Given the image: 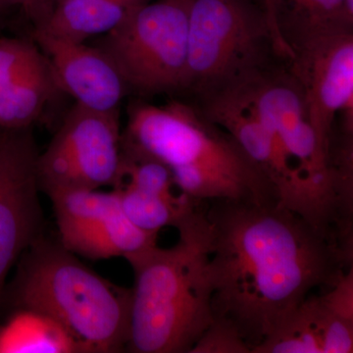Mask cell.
I'll list each match as a JSON object with an SVG mask.
<instances>
[{"instance_id":"8fae6325","label":"cell","mask_w":353,"mask_h":353,"mask_svg":"<svg viewBox=\"0 0 353 353\" xmlns=\"http://www.w3.org/2000/svg\"><path fill=\"white\" fill-rule=\"evenodd\" d=\"M301 85L322 152L332 159L336 116L353 105V32H336L297 51L288 64Z\"/></svg>"},{"instance_id":"9a60e30c","label":"cell","mask_w":353,"mask_h":353,"mask_svg":"<svg viewBox=\"0 0 353 353\" xmlns=\"http://www.w3.org/2000/svg\"><path fill=\"white\" fill-rule=\"evenodd\" d=\"M353 322L327 307L320 296H309L282 326L252 353H350Z\"/></svg>"},{"instance_id":"52a82bcc","label":"cell","mask_w":353,"mask_h":353,"mask_svg":"<svg viewBox=\"0 0 353 353\" xmlns=\"http://www.w3.org/2000/svg\"><path fill=\"white\" fill-rule=\"evenodd\" d=\"M239 87L245 90L278 145L296 163L316 205L323 210L334 208L343 196V178L320 148L303 90L288 65H276Z\"/></svg>"},{"instance_id":"277c9868","label":"cell","mask_w":353,"mask_h":353,"mask_svg":"<svg viewBox=\"0 0 353 353\" xmlns=\"http://www.w3.org/2000/svg\"><path fill=\"white\" fill-rule=\"evenodd\" d=\"M29 248L15 285L18 307L37 309L54 318L82 353L127 350L132 289L97 275L60 243L39 236Z\"/></svg>"},{"instance_id":"8992f818","label":"cell","mask_w":353,"mask_h":353,"mask_svg":"<svg viewBox=\"0 0 353 353\" xmlns=\"http://www.w3.org/2000/svg\"><path fill=\"white\" fill-rule=\"evenodd\" d=\"M192 0H152L97 48L119 70L129 90L150 95L187 90Z\"/></svg>"},{"instance_id":"7a4b0ae2","label":"cell","mask_w":353,"mask_h":353,"mask_svg":"<svg viewBox=\"0 0 353 353\" xmlns=\"http://www.w3.org/2000/svg\"><path fill=\"white\" fill-rule=\"evenodd\" d=\"M121 150L166 165L176 189L194 201H279L261 169L199 106L134 102Z\"/></svg>"},{"instance_id":"44dd1931","label":"cell","mask_w":353,"mask_h":353,"mask_svg":"<svg viewBox=\"0 0 353 353\" xmlns=\"http://www.w3.org/2000/svg\"><path fill=\"white\" fill-rule=\"evenodd\" d=\"M321 299L327 307L343 319L353 322V269L336 276Z\"/></svg>"},{"instance_id":"ac0fdd59","label":"cell","mask_w":353,"mask_h":353,"mask_svg":"<svg viewBox=\"0 0 353 353\" xmlns=\"http://www.w3.org/2000/svg\"><path fill=\"white\" fill-rule=\"evenodd\" d=\"M82 353L80 345L54 318L18 307L0 326V353Z\"/></svg>"},{"instance_id":"9c48e42d","label":"cell","mask_w":353,"mask_h":353,"mask_svg":"<svg viewBox=\"0 0 353 353\" xmlns=\"http://www.w3.org/2000/svg\"><path fill=\"white\" fill-rule=\"evenodd\" d=\"M39 155L32 128L0 129V301L16 260L39 238Z\"/></svg>"},{"instance_id":"2e32d148","label":"cell","mask_w":353,"mask_h":353,"mask_svg":"<svg viewBox=\"0 0 353 353\" xmlns=\"http://www.w3.org/2000/svg\"><path fill=\"white\" fill-rule=\"evenodd\" d=\"M152 0H51L32 21V32L75 43L103 36Z\"/></svg>"},{"instance_id":"ffe728a7","label":"cell","mask_w":353,"mask_h":353,"mask_svg":"<svg viewBox=\"0 0 353 353\" xmlns=\"http://www.w3.org/2000/svg\"><path fill=\"white\" fill-rule=\"evenodd\" d=\"M190 353H252V347L233 325L214 319Z\"/></svg>"},{"instance_id":"e0dca14e","label":"cell","mask_w":353,"mask_h":353,"mask_svg":"<svg viewBox=\"0 0 353 353\" xmlns=\"http://www.w3.org/2000/svg\"><path fill=\"white\" fill-rule=\"evenodd\" d=\"M343 0H270L267 13L288 62L309 43L326 34L348 32L340 23Z\"/></svg>"},{"instance_id":"603a6c76","label":"cell","mask_w":353,"mask_h":353,"mask_svg":"<svg viewBox=\"0 0 353 353\" xmlns=\"http://www.w3.org/2000/svg\"><path fill=\"white\" fill-rule=\"evenodd\" d=\"M269 1H270V0H264V4H265V7H266V10H267V7H268Z\"/></svg>"},{"instance_id":"5b68a950","label":"cell","mask_w":353,"mask_h":353,"mask_svg":"<svg viewBox=\"0 0 353 353\" xmlns=\"http://www.w3.org/2000/svg\"><path fill=\"white\" fill-rule=\"evenodd\" d=\"M282 63L264 0H192L185 90L201 97Z\"/></svg>"},{"instance_id":"4fadbf2b","label":"cell","mask_w":353,"mask_h":353,"mask_svg":"<svg viewBox=\"0 0 353 353\" xmlns=\"http://www.w3.org/2000/svg\"><path fill=\"white\" fill-rule=\"evenodd\" d=\"M60 92L48 57L32 38H0V129L32 128Z\"/></svg>"},{"instance_id":"7402d4cb","label":"cell","mask_w":353,"mask_h":353,"mask_svg":"<svg viewBox=\"0 0 353 353\" xmlns=\"http://www.w3.org/2000/svg\"><path fill=\"white\" fill-rule=\"evenodd\" d=\"M51 0H0V13L11 7L19 6L30 21L38 17Z\"/></svg>"},{"instance_id":"3957f363","label":"cell","mask_w":353,"mask_h":353,"mask_svg":"<svg viewBox=\"0 0 353 353\" xmlns=\"http://www.w3.org/2000/svg\"><path fill=\"white\" fill-rule=\"evenodd\" d=\"M176 229L175 245L126 259L134 274L129 352L190 353L214 320L205 209L199 206Z\"/></svg>"},{"instance_id":"7c38bea8","label":"cell","mask_w":353,"mask_h":353,"mask_svg":"<svg viewBox=\"0 0 353 353\" xmlns=\"http://www.w3.org/2000/svg\"><path fill=\"white\" fill-rule=\"evenodd\" d=\"M31 38L48 57L60 92L90 110H119L129 88L103 50L39 32H32Z\"/></svg>"},{"instance_id":"30bf717a","label":"cell","mask_w":353,"mask_h":353,"mask_svg":"<svg viewBox=\"0 0 353 353\" xmlns=\"http://www.w3.org/2000/svg\"><path fill=\"white\" fill-rule=\"evenodd\" d=\"M202 113L229 132L248 157L261 169L285 208L305 217L308 192L296 163L278 145L255 112L241 87L199 97Z\"/></svg>"},{"instance_id":"6da1fadb","label":"cell","mask_w":353,"mask_h":353,"mask_svg":"<svg viewBox=\"0 0 353 353\" xmlns=\"http://www.w3.org/2000/svg\"><path fill=\"white\" fill-rule=\"evenodd\" d=\"M211 202L213 315L233 325L252 352L313 290L333 283L352 250L279 201Z\"/></svg>"},{"instance_id":"ba28073f","label":"cell","mask_w":353,"mask_h":353,"mask_svg":"<svg viewBox=\"0 0 353 353\" xmlns=\"http://www.w3.org/2000/svg\"><path fill=\"white\" fill-rule=\"evenodd\" d=\"M120 111L74 104L38 158L39 189L48 196L113 187L121 164Z\"/></svg>"},{"instance_id":"5bb4252c","label":"cell","mask_w":353,"mask_h":353,"mask_svg":"<svg viewBox=\"0 0 353 353\" xmlns=\"http://www.w3.org/2000/svg\"><path fill=\"white\" fill-rule=\"evenodd\" d=\"M60 241L69 252L90 259H129L157 245L158 234L148 233L128 219L119 199L58 227Z\"/></svg>"},{"instance_id":"d6986e66","label":"cell","mask_w":353,"mask_h":353,"mask_svg":"<svg viewBox=\"0 0 353 353\" xmlns=\"http://www.w3.org/2000/svg\"><path fill=\"white\" fill-rule=\"evenodd\" d=\"M113 190L128 219L148 233L158 234L165 227H178L201 204L182 192L173 197H165L129 185H116Z\"/></svg>"}]
</instances>
